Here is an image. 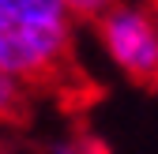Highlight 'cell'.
<instances>
[{"instance_id":"obj_1","label":"cell","mask_w":158,"mask_h":154,"mask_svg":"<svg viewBox=\"0 0 158 154\" xmlns=\"http://www.w3.org/2000/svg\"><path fill=\"white\" fill-rule=\"evenodd\" d=\"M79 19L64 0H0V68L19 83H53L72 64Z\"/></svg>"},{"instance_id":"obj_2","label":"cell","mask_w":158,"mask_h":154,"mask_svg":"<svg viewBox=\"0 0 158 154\" xmlns=\"http://www.w3.org/2000/svg\"><path fill=\"white\" fill-rule=\"evenodd\" d=\"M98 45L109 64L139 87L158 83V11L154 4L117 0L94 19Z\"/></svg>"},{"instance_id":"obj_3","label":"cell","mask_w":158,"mask_h":154,"mask_svg":"<svg viewBox=\"0 0 158 154\" xmlns=\"http://www.w3.org/2000/svg\"><path fill=\"white\" fill-rule=\"evenodd\" d=\"M27 105V83H19L15 75H8L0 68V124L4 120H15Z\"/></svg>"},{"instance_id":"obj_4","label":"cell","mask_w":158,"mask_h":154,"mask_svg":"<svg viewBox=\"0 0 158 154\" xmlns=\"http://www.w3.org/2000/svg\"><path fill=\"white\" fill-rule=\"evenodd\" d=\"M45 154H106V150L90 136H60V139H53L45 147Z\"/></svg>"},{"instance_id":"obj_5","label":"cell","mask_w":158,"mask_h":154,"mask_svg":"<svg viewBox=\"0 0 158 154\" xmlns=\"http://www.w3.org/2000/svg\"><path fill=\"white\" fill-rule=\"evenodd\" d=\"M64 4L72 8V15L79 19V23H94V19L102 15L106 8H113L117 0H64Z\"/></svg>"},{"instance_id":"obj_6","label":"cell","mask_w":158,"mask_h":154,"mask_svg":"<svg viewBox=\"0 0 158 154\" xmlns=\"http://www.w3.org/2000/svg\"><path fill=\"white\" fill-rule=\"evenodd\" d=\"M151 4H154V11H158V0H151Z\"/></svg>"}]
</instances>
